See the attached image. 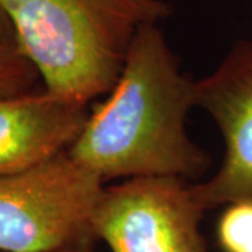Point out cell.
I'll list each match as a JSON object with an SVG mask.
<instances>
[{"instance_id": "6da1fadb", "label": "cell", "mask_w": 252, "mask_h": 252, "mask_svg": "<svg viewBox=\"0 0 252 252\" xmlns=\"http://www.w3.org/2000/svg\"><path fill=\"white\" fill-rule=\"evenodd\" d=\"M193 107L196 80L181 72L160 24H147L136 34L108 97L90 111L67 152L102 181L198 180L209 170L210 157L187 132Z\"/></svg>"}, {"instance_id": "7a4b0ae2", "label": "cell", "mask_w": 252, "mask_h": 252, "mask_svg": "<svg viewBox=\"0 0 252 252\" xmlns=\"http://www.w3.org/2000/svg\"><path fill=\"white\" fill-rule=\"evenodd\" d=\"M45 90L89 105L108 94L139 30L171 17L165 0H0Z\"/></svg>"}, {"instance_id": "3957f363", "label": "cell", "mask_w": 252, "mask_h": 252, "mask_svg": "<svg viewBox=\"0 0 252 252\" xmlns=\"http://www.w3.org/2000/svg\"><path fill=\"white\" fill-rule=\"evenodd\" d=\"M102 184L67 150L0 175V251H93Z\"/></svg>"}, {"instance_id": "277c9868", "label": "cell", "mask_w": 252, "mask_h": 252, "mask_svg": "<svg viewBox=\"0 0 252 252\" xmlns=\"http://www.w3.org/2000/svg\"><path fill=\"white\" fill-rule=\"evenodd\" d=\"M188 181L130 178L104 189L94 217L97 240L112 252H207Z\"/></svg>"}, {"instance_id": "5b68a950", "label": "cell", "mask_w": 252, "mask_h": 252, "mask_svg": "<svg viewBox=\"0 0 252 252\" xmlns=\"http://www.w3.org/2000/svg\"><path fill=\"white\" fill-rule=\"evenodd\" d=\"M196 107L216 122L224 157L210 180L192 185L205 212L252 200V39L235 42L209 76L196 80Z\"/></svg>"}, {"instance_id": "8992f818", "label": "cell", "mask_w": 252, "mask_h": 252, "mask_svg": "<svg viewBox=\"0 0 252 252\" xmlns=\"http://www.w3.org/2000/svg\"><path fill=\"white\" fill-rule=\"evenodd\" d=\"M89 115V105L46 90L0 99V175L24 171L69 150Z\"/></svg>"}, {"instance_id": "52a82bcc", "label": "cell", "mask_w": 252, "mask_h": 252, "mask_svg": "<svg viewBox=\"0 0 252 252\" xmlns=\"http://www.w3.org/2000/svg\"><path fill=\"white\" fill-rule=\"evenodd\" d=\"M41 74L20 41L16 27L0 6V99L36 91Z\"/></svg>"}, {"instance_id": "ba28073f", "label": "cell", "mask_w": 252, "mask_h": 252, "mask_svg": "<svg viewBox=\"0 0 252 252\" xmlns=\"http://www.w3.org/2000/svg\"><path fill=\"white\" fill-rule=\"evenodd\" d=\"M217 241L223 252H252V200L227 205L217 221Z\"/></svg>"}, {"instance_id": "9c48e42d", "label": "cell", "mask_w": 252, "mask_h": 252, "mask_svg": "<svg viewBox=\"0 0 252 252\" xmlns=\"http://www.w3.org/2000/svg\"><path fill=\"white\" fill-rule=\"evenodd\" d=\"M3 252V251H0ZM67 252H91V251H67Z\"/></svg>"}]
</instances>
